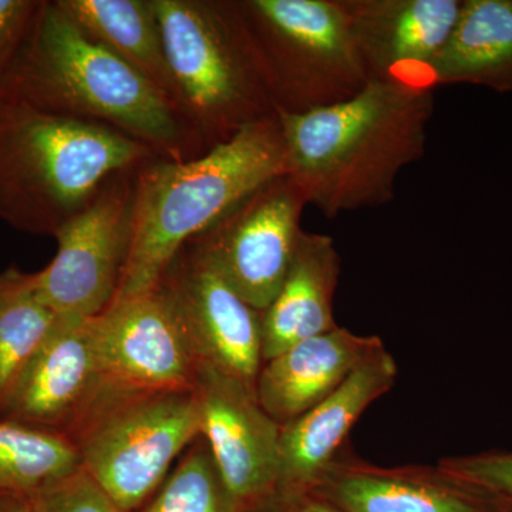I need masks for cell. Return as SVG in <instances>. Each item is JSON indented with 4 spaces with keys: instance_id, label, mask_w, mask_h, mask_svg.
<instances>
[{
    "instance_id": "26",
    "label": "cell",
    "mask_w": 512,
    "mask_h": 512,
    "mask_svg": "<svg viewBox=\"0 0 512 512\" xmlns=\"http://www.w3.org/2000/svg\"><path fill=\"white\" fill-rule=\"evenodd\" d=\"M40 0H0V76L18 53Z\"/></svg>"
},
{
    "instance_id": "2",
    "label": "cell",
    "mask_w": 512,
    "mask_h": 512,
    "mask_svg": "<svg viewBox=\"0 0 512 512\" xmlns=\"http://www.w3.org/2000/svg\"><path fill=\"white\" fill-rule=\"evenodd\" d=\"M434 93L423 84L370 80L352 99L278 114L286 174L333 220L389 204L404 168L426 153Z\"/></svg>"
},
{
    "instance_id": "14",
    "label": "cell",
    "mask_w": 512,
    "mask_h": 512,
    "mask_svg": "<svg viewBox=\"0 0 512 512\" xmlns=\"http://www.w3.org/2000/svg\"><path fill=\"white\" fill-rule=\"evenodd\" d=\"M93 319L57 316L0 419L56 431L82 419L99 386Z\"/></svg>"
},
{
    "instance_id": "18",
    "label": "cell",
    "mask_w": 512,
    "mask_h": 512,
    "mask_svg": "<svg viewBox=\"0 0 512 512\" xmlns=\"http://www.w3.org/2000/svg\"><path fill=\"white\" fill-rule=\"evenodd\" d=\"M340 272L342 261L333 238L302 229L284 284L262 312L264 362L302 340L338 328L333 299Z\"/></svg>"
},
{
    "instance_id": "23",
    "label": "cell",
    "mask_w": 512,
    "mask_h": 512,
    "mask_svg": "<svg viewBox=\"0 0 512 512\" xmlns=\"http://www.w3.org/2000/svg\"><path fill=\"white\" fill-rule=\"evenodd\" d=\"M143 512H241L200 437Z\"/></svg>"
},
{
    "instance_id": "6",
    "label": "cell",
    "mask_w": 512,
    "mask_h": 512,
    "mask_svg": "<svg viewBox=\"0 0 512 512\" xmlns=\"http://www.w3.org/2000/svg\"><path fill=\"white\" fill-rule=\"evenodd\" d=\"M276 113L303 114L355 97L369 77L343 0H235Z\"/></svg>"
},
{
    "instance_id": "5",
    "label": "cell",
    "mask_w": 512,
    "mask_h": 512,
    "mask_svg": "<svg viewBox=\"0 0 512 512\" xmlns=\"http://www.w3.org/2000/svg\"><path fill=\"white\" fill-rule=\"evenodd\" d=\"M178 104L208 147L276 114L235 0H154Z\"/></svg>"
},
{
    "instance_id": "19",
    "label": "cell",
    "mask_w": 512,
    "mask_h": 512,
    "mask_svg": "<svg viewBox=\"0 0 512 512\" xmlns=\"http://www.w3.org/2000/svg\"><path fill=\"white\" fill-rule=\"evenodd\" d=\"M473 84L512 93V0H463L446 45L424 73V86Z\"/></svg>"
},
{
    "instance_id": "12",
    "label": "cell",
    "mask_w": 512,
    "mask_h": 512,
    "mask_svg": "<svg viewBox=\"0 0 512 512\" xmlns=\"http://www.w3.org/2000/svg\"><path fill=\"white\" fill-rule=\"evenodd\" d=\"M201 437L239 511L278 487L282 426L262 409L255 390L210 366L195 367Z\"/></svg>"
},
{
    "instance_id": "27",
    "label": "cell",
    "mask_w": 512,
    "mask_h": 512,
    "mask_svg": "<svg viewBox=\"0 0 512 512\" xmlns=\"http://www.w3.org/2000/svg\"><path fill=\"white\" fill-rule=\"evenodd\" d=\"M242 512H343L313 488H275Z\"/></svg>"
},
{
    "instance_id": "21",
    "label": "cell",
    "mask_w": 512,
    "mask_h": 512,
    "mask_svg": "<svg viewBox=\"0 0 512 512\" xmlns=\"http://www.w3.org/2000/svg\"><path fill=\"white\" fill-rule=\"evenodd\" d=\"M80 467L79 447L66 433L0 419V491L35 495Z\"/></svg>"
},
{
    "instance_id": "22",
    "label": "cell",
    "mask_w": 512,
    "mask_h": 512,
    "mask_svg": "<svg viewBox=\"0 0 512 512\" xmlns=\"http://www.w3.org/2000/svg\"><path fill=\"white\" fill-rule=\"evenodd\" d=\"M56 319L29 274L12 268L0 275V412Z\"/></svg>"
},
{
    "instance_id": "8",
    "label": "cell",
    "mask_w": 512,
    "mask_h": 512,
    "mask_svg": "<svg viewBox=\"0 0 512 512\" xmlns=\"http://www.w3.org/2000/svg\"><path fill=\"white\" fill-rule=\"evenodd\" d=\"M140 165L110 175L57 232L53 261L29 274L37 296L57 316L96 318L116 296L133 235Z\"/></svg>"
},
{
    "instance_id": "16",
    "label": "cell",
    "mask_w": 512,
    "mask_h": 512,
    "mask_svg": "<svg viewBox=\"0 0 512 512\" xmlns=\"http://www.w3.org/2000/svg\"><path fill=\"white\" fill-rule=\"evenodd\" d=\"M399 369L384 343L353 370L338 389L299 419L282 427L276 488H311L338 456L357 420L393 389Z\"/></svg>"
},
{
    "instance_id": "25",
    "label": "cell",
    "mask_w": 512,
    "mask_h": 512,
    "mask_svg": "<svg viewBox=\"0 0 512 512\" xmlns=\"http://www.w3.org/2000/svg\"><path fill=\"white\" fill-rule=\"evenodd\" d=\"M439 464L500 498L512 511V451H480L443 458Z\"/></svg>"
},
{
    "instance_id": "24",
    "label": "cell",
    "mask_w": 512,
    "mask_h": 512,
    "mask_svg": "<svg viewBox=\"0 0 512 512\" xmlns=\"http://www.w3.org/2000/svg\"><path fill=\"white\" fill-rule=\"evenodd\" d=\"M32 497L40 512H124L83 467Z\"/></svg>"
},
{
    "instance_id": "11",
    "label": "cell",
    "mask_w": 512,
    "mask_h": 512,
    "mask_svg": "<svg viewBox=\"0 0 512 512\" xmlns=\"http://www.w3.org/2000/svg\"><path fill=\"white\" fill-rule=\"evenodd\" d=\"M197 365L255 390L262 356V312L248 305L217 266L190 241L158 282Z\"/></svg>"
},
{
    "instance_id": "15",
    "label": "cell",
    "mask_w": 512,
    "mask_h": 512,
    "mask_svg": "<svg viewBox=\"0 0 512 512\" xmlns=\"http://www.w3.org/2000/svg\"><path fill=\"white\" fill-rule=\"evenodd\" d=\"M370 80L423 84L456 26L463 0H343ZM427 87V86H426Z\"/></svg>"
},
{
    "instance_id": "17",
    "label": "cell",
    "mask_w": 512,
    "mask_h": 512,
    "mask_svg": "<svg viewBox=\"0 0 512 512\" xmlns=\"http://www.w3.org/2000/svg\"><path fill=\"white\" fill-rule=\"evenodd\" d=\"M382 343L379 336L356 335L342 326L302 340L264 362L256 399L284 427L338 389Z\"/></svg>"
},
{
    "instance_id": "3",
    "label": "cell",
    "mask_w": 512,
    "mask_h": 512,
    "mask_svg": "<svg viewBox=\"0 0 512 512\" xmlns=\"http://www.w3.org/2000/svg\"><path fill=\"white\" fill-rule=\"evenodd\" d=\"M282 174L286 156L278 114L249 124L194 160L156 157L141 164L133 235L114 299L156 288L187 242Z\"/></svg>"
},
{
    "instance_id": "28",
    "label": "cell",
    "mask_w": 512,
    "mask_h": 512,
    "mask_svg": "<svg viewBox=\"0 0 512 512\" xmlns=\"http://www.w3.org/2000/svg\"><path fill=\"white\" fill-rule=\"evenodd\" d=\"M0 512H40L32 495L0 491Z\"/></svg>"
},
{
    "instance_id": "10",
    "label": "cell",
    "mask_w": 512,
    "mask_h": 512,
    "mask_svg": "<svg viewBox=\"0 0 512 512\" xmlns=\"http://www.w3.org/2000/svg\"><path fill=\"white\" fill-rule=\"evenodd\" d=\"M306 205L302 188L282 174L191 241L248 305L264 312L292 264Z\"/></svg>"
},
{
    "instance_id": "1",
    "label": "cell",
    "mask_w": 512,
    "mask_h": 512,
    "mask_svg": "<svg viewBox=\"0 0 512 512\" xmlns=\"http://www.w3.org/2000/svg\"><path fill=\"white\" fill-rule=\"evenodd\" d=\"M0 90L47 113L114 128L171 163L211 150L167 94L84 32L59 0H40Z\"/></svg>"
},
{
    "instance_id": "13",
    "label": "cell",
    "mask_w": 512,
    "mask_h": 512,
    "mask_svg": "<svg viewBox=\"0 0 512 512\" xmlns=\"http://www.w3.org/2000/svg\"><path fill=\"white\" fill-rule=\"evenodd\" d=\"M311 488L343 512H512L500 498L439 463L377 466L356 456L349 443Z\"/></svg>"
},
{
    "instance_id": "20",
    "label": "cell",
    "mask_w": 512,
    "mask_h": 512,
    "mask_svg": "<svg viewBox=\"0 0 512 512\" xmlns=\"http://www.w3.org/2000/svg\"><path fill=\"white\" fill-rule=\"evenodd\" d=\"M59 3L84 32L109 47L180 107L154 0H59Z\"/></svg>"
},
{
    "instance_id": "9",
    "label": "cell",
    "mask_w": 512,
    "mask_h": 512,
    "mask_svg": "<svg viewBox=\"0 0 512 512\" xmlns=\"http://www.w3.org/2000/svg\"><path fill=\"white\" fill-rule=\"evenodd\" d=\"M99 404L194 389L195 363L180 323L161 289L116 298L93 319Z\"/></svg>"
},
{
    "instance_id": "4",
    "label": "cell",
    "mask_w": 512,
    "mask_h": 512,
    "mask_svg": "<svg viewBox=\"0 0 512 512\" xmlns=\"http://www.w3.org/2000/svg\"><path fill=\"white\" fill-rule=\"evenodd\" d=\"M156 157L114 128L0 90V221L16 231L56 237L110 175Z\"/></svg>"
},
{
    "instance_id": "7",
    "label": "cell",
    "mask_w": 512,
    "mask_h": 512,
    "mask_svg": "<svg viewBox=\"0 0 512 512\" xmlns=\"http://www.w3.org/2000/svg\"><path fill=\"white\" fill-rule=\"evenodd\" d=\"M80 423L82 467L124 512L144 510L175 458L201 437L194 389L99 404Z\"/></svg>"
}]
</instances>
